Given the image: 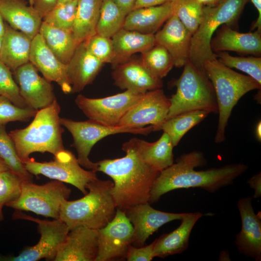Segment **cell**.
Returning <instances> with one entry per match:
<instances>
[{
  "mask_svg": "<svg viewBox=\"0 0 261 261\" xmlns=\"http://www.w3.org/2000/svg\"><path fill=\"white\" fill-rule=\"evenodd\" d=\"M206 164L201 151L182 154L175 163L160 172L153 184L148 203L157 202L163 194L180 188H199L214 193L232 184L248 168L246 165L237 163L206 170H195Z\"/></svg>",
  "mask_w": 261,
  "mask_h": 261,
  "instance_id": "1",
  "label": "cell"
},
{
  "mask_svg": "<svg viewBox=\"0 0 261 261\" xmlns=\"http://www.w3.org/2000/svg\"><path fill=\"white\" fill-rule=\"evenodd\" d=\"M125 156L97 162V172L109 176L113 181L111 193L116 208H128L148 203L154 182L159 174L145 164L132 150L123 149Z\"/></svg>",
  "mask_w": 261,
  "mask_h": 261,
  "instance_id": "2",
  "label": "cell"
},
{
  "mask_svg": "<svg viewBox=\"0 0 261 261\" xmlns=\"http://www.w3.org/2000/svg\"><path fill=\"white\" fill-rule=\"evenodd\" d=\"M60 106L56 100L37 111L33 120L26 128L11 131L17 155L23 163L30 160L34 152H48L54 156L65 149L62 139L64 129L60 123Z\"/></svg>",
  "mask_w": 261,
  "mask_h": 261,
  "instance_id": "3",
  "label": "cell"
},
{
  "mask_svg": "<svg viewBox=\"0 0 261 261\" xmlns=\"http://www.w3.org/2000/svg\"><path fill=\"white\" fill-rule=\"evenodd\" d=\"M113 182L98 178L90 182L88 192L82 198L73 201L64 200L60 206L59 219L69 230L84 226L98 230L114 217L116 206L111 193Z\"/></svg>",
  "mask_w": 261,
  "mask_h": 261,
  "instance_id": "4",
  "label": "cell"
},
{
  "mask_svg": "<svg viewBox=\"0 0 261 261\" xmlns=\"http://www.w3.org/2000/svg\"><path fill=\"white\" fill-rule=\"evenodd\" d=\"M204 72L215 92L219 114L216 143L225 140V129L234 106L245 94L255 89L261 90V85L248 75L238 73L225 66L216 58L206 61Z\"/></svg>",
  "mask_w": 261,
  "mask_h": 261,
  "instance_id": "5",
  "label": "cell"
},
{
  "mask_svg": "<svg viewBox=\"0 0 261 261\" xmlns=\"http://www.w3.org/2000/svg\"><path fill=\"white\" fill-rule=\"evenodd\" d=\"M183 67L181 75L173 83L176 90L170 98V107L166 119L191 111L218 113L214 89L204 70L189 60Z\"/></svg>",
  "mask_w": 261,
  "mask_h": 261,
  "instance_id": "6",
  "label": "cell"
},
{
  "mask_svg": "<svg viewBox=\"0 0 261 261\" xmlns=\"http://www.w3.org/2000/svg\"><path fill=\"white\" fill-rule=\"evenodd\" d=\"M249 0H221L214 6H203L199 26L192 35L189 60L203 69L204 63L216 58L211 48L215 32L222 25L232 28L236 25Z\"/></svg>",
  "mask_w": 261,
  "mask_h": 261,
  "instance_id": "7",
  "label": "cell"
},
{
  "mask_svg": "<svg viewBox=\"0 0 261 261\" xmlns=\"http://www.w3.org/2000/svg\"><path fill=\"white\" fill-rule=\"evenodd\" d=\"M71 192L64 183L56 180L43 185L23 180L19 196L6 206L15 210L30 211L46 218L58 219L61 204L69 198Z\"/></svg>",
  "mask_w": 261,
  "mask_h": 261,
  "instance_id": "8",
  "label": "cell"
},
{
  "mask_svg": "<svg viewBox=\"0 0 261 261\" xmlns=\"http://www.w3.org/2000/svg\"><path fill=\"white\" fill-rule=\"evenodd\" d=\"M60 120L62 126L71 133L72 137V145L77 152V159L79 164L87 170L96 172L97 162L91 161L89 155L93 146L98 141L106 136L116 134L125 133L146 135L154 131L152 125L130 129L105 126L89 119L78 121L60 117Z\"/></svg>",
  "mask_w": 261,
  "mask_h": 261,
  "instance_id": "9",
  "label": "cell"
},
{
  "mask_svg": "<svg viewBox=\"0 0 261 261\" xmlns=\"http://www.w3.org/2000/svg\"><path fill=\"white\" fill-rule=\"evenodd\" d=\"M27 171L32 175H43L52 180L70 184L84 195L87 193L88 184L97 179L96 171L85 170L79 164L77 158L70 151L64 149L49 161H36L31 158L24 163Z\"/></svg>",
  "mask_w": 261,
  "mask_h": 261,
  "instance_id": "10",
  "label": "cell"
},
{
  "mask_svg": "<svg viewBox=\"0 0 261 261\" xmlns=\"http://www.w3.org/2000/svg\"><path fill=\"white\" fill-rule=\"evenodd\" d=\"M12 217L14 219H24L37 223L41 236L36 245L25 248L17 256L7 257L6 261H37L43 259L53 261L70 231L67 225L59 218L40 219L18 210H15Z\"/></svg>",
  "mask_w": 261,
  "mask_h": 261,
  "instance_id": "11",
  "label": "cell"
},
{
  "mask_svg": "<svg viewBox=\"0 0 261 261\" xmlns=\"http://www.w3.org/2000/svg\"><path fill=\"white\" fill-rule=\"evenodd\" d=\"M144 93L126 90L101 98H90L79 94L75 98V103L88 119L105 126L116 127Z\"/></svg>",
  "mask_w": 261,
  "mask_h": 261,
  "instance_id": "12",
  "label": "cell"
},
{
  "mask_svg": "<svg viewBox=\"0 0 261 261\" xmlns=\"http://www.w3.org/2000/svg\"><path fill=\"white\" fill-rule=\"evenodd\" d=\"M114 217L98 229V250L95 261H111L126 259L132 244L134 230L124 211L116 208Z\"/></svg>",
  "mask_w": 261,
  "mask_h": 261,
  "instance_id": "13",
  "label": "cell"
},
{
  "mask_svg": "<svg viewBox=\"0 0 261 261\" xmlns=\"http://www.w3.org/2000/svg\"><path fill=\"white\" fill-rule=\"evenodd\" d=\"M170 104V98L162 88L146 91L127 111L117 126L137 129L158 126L166 119Z\"/></svg>",
  "mask_w": 261,
  "mask_h": 261,
  "instance_id": "14",
  "label": "cell"
},
{
  "mask_svg": "<svg viewBox=\"0 0 261 261\" xmlns=\"http://www.w3.org/2000/svg\"><path fill=\"white\" fill-rule=\"evenodd\" d=\"M13 75L21 96L29 107L39 110L57 100L51 82L40 76L30 62L17 68Z\"/></svg>",
  "mask_w": 261,
  "mask_h": 261,
  "instance_id": "15",
  "label": "cell"
},
{
  "mask_svg": "<svg viewBox=\"0 0 261 261\" xmlns=\"http://www.w3.org/2000/svg\"><path fill=\"white\" fill-rule=\"evenodd\" d=\"M124 212L133 227L132 244L138 247L144 246L148 238L161 226L173 220H181L186 214L157 210L152 207L149 203L130 207Z\"/></svg>",
  "mask_w": 261,
  "mask_h": 261,
  "instance_id": "16",
  "label": "cell"
},
{
  "mask_svg": "<svg viewBox=\"0 0 261 261\" xmlns=\"http://www.w3.org/2000/svg\"><path fill=\"white\" fill-rule=\"evenodd\" d=\"M242 227L235 236V244L239 252L256 261L261 260V221L255 214L252 197L240 198L237 203Z\"/></svg>",
  "mask_w": 261,
  "mask_h": 261,
  "instance_id": "17",
  "label": "cell"
},
{
  "mask_svg": "<svg viewBox=\"0 0 261 261\" xmlns=\"http://www.w3.org/2000/svg\"><path fill=\"white\" fill-rule=\"evenodd\" d=\"M98 250V230L79 226L69 231L53 261H95Z\"/></svg>",
  "mask_w": 261,
  "mask_h": 261,
  "instance_id": "18",
  "label": "cell"
},
{
  "mask_svg": "<svg viewBox=\"0 0 261 261\" xmlns=\"http://www.w3.org/2000/svg\"><path fill=\"white\" fill-rule=\"evenodd\" d=\"M29 60L46 80L57 83L65 94L71 93L67 65L56 57L39 33L32 39Z\"/></svg>",
  "mask_w": 261,
  "mask_h": 261,
  "instance_id": "19",
  "label": "cell"
},
{
  "mask_svg": "<svg viewBox=\"0 0 261 261\" xmlns=\"http://www.w3.org/2000/svg\"><path fill=\"white\" fill-rule=\"evenodd\" d=\"M157 44L169 53L174 67H183L189 60L192 34L174 14L155 33Z\"/></svg>",
  "mask_w": 261,
  "mask_h": 261,
  "instance_id": "20",
  "label": "cell"
},
{
  "mask_svg": "<svg viewBox=\"0 0 261 261\" xmlns=\"http://www.w3.org/2000/svg\"><path fill=\"white\" fill-rule=\"evenodd\" d=\"M112 77L115 86L123 90L144 93L162 88L163 83L153 74L141 59H129L113 66Z\"/></svg>",
  "mask_w": 261,
  "mask_h": 261,
  "instance_id": "21",
  "label": "cell"
},
{
  "mask_svg": "<svg viewBox=\"0 0 261 261\" xmlns=\"http://www.w3.org/2000/svg\"><path fill=\"white\" fill-rule=\"evenodd\" d=\"M174 146L169 136L163 132L155 142L132 138L122 144V149L133 150L147 165L160 172L174 163Z\"/></svg>",
  "mask_w": 261,
  "mask_h": 261,
  "instance_id": "22",
  "label": "cell"
},
{
  "mask_svg": "<svg viewBox=\"0 0 261 261\" xmlns=\"http://www.w3.org/2000/svg\"><path fill=\"white\" fill-rule=\"evenodd\" d=\"M212 38L211 48L216 53L233 51L243 54L260 57L261 54V32H239L226 25L221 26Z\"/></svg>",
  "mask_w": 261,
  "mask_h": 261,
  "instance_id": "23",
  "label": "cell"
},
{
  "mask_svg": "<svg viewBox=\"0 0 261 261\" xmlns=\"http://www.w3.org/2000/svg\"><path fill=\"white\" fill-rule=\"evenodd\" d=\"M0 14L11 27L31 39L39 33L43 18L25 0H0Z\"/></svg>",
  "mask_w": 261,
  "mask_h": 261,
  "instance_id": "24",
  "label": "cell"
},
{
  "mask_svg": "<svg viewBox=\"0 0 261 261\" xmlns=\"http://www.w3.org/2000/svg\"><path fill=\"white\" fill-rule=\"evenodd\" d=\"M103 64L88 51L84 42L80 43L66 64L71 93L80 92L91 84Z\"/></svg>",
  "mask_w": 261,
  "mask_h": 261,
  "instance_id": "25",
  "label": "cell"
},
{
  "mask_svg": "<svg viewBox=\"0 0 261 261\" xmlns=\"http://www.w3.org/2000/svg\"><path fill=\"white\" fill-rule=\"evenodd\" d=\"M174 14L172 2L132 10L126 16L123 29L144 34H155Z\"/></svg>",
  "mask_w": 261,
  "mask_h": 261,
  "instance_id": "26",
  "label": "cell"
},
{
  "mask_svg": "<svg viewBox=\"0 0 261 261\" xmlns=\"http://www.w3.org/2000/svg\"><path fill=\"white\" fill-rule=\"evenodd\" d=\"M202 216L203 214L199 212L186 213L181 219V223L178 227L156 239L153 251L154 257L164 258L186 250L188 246L191 231Z\"/></svg>",
  "mask_w": 261,
  "mask_h": 261,
  "instance_id": "27",
  "label": "cell"
},
{
  "mask_svg": "<svg viewBox=\"0 0 261 261\" xmlns=\"http://www.w3.org/2000/svg\"><path fill=\"white\" fill-rule=\"evenodd\" d=\"M31 41L27 35L5 22V31L0 50V61L13 72L29 62Z\"/></svg>",
  "mask_w": 261,
  "mask_h": 261,
  "instance_id": "28",
  "label": "cell"
},
{
  "mask_svg": "<svg viewBox=\"0 0 261 261\" xmlns=\"http://www.w3.org/2000/svg\"><path fill=\"white\" fill-rule=\"evenodd\" d=\"M115 60L114 66L131 58L136 53H143L157 44L154 34H144L123 28L112 38Z\"/></svg>",
  "mask_w": 261,
  "mask_h": 261,
  "instance_id": "29",
  "label": "cell"
},
{
  "mask_svg": "<svg viewBox=\"0 0 261 261\" xmlns=\"http://www.w3.org/2000/svg\"><path fill=\"white\" fill-rule=\"evenodd\" d=\"M39 33L56 57L66 65L80 44L72 30L54 27L43 21Z\"/></svg>",
  "mask_w": 261,
  "mask_h": 261,
  "instance_id": "30",
  "label": "cell"
},
{
  "mask_svg": "<svg viewBox=\"0 0 261 261\" xmlns=\"http://www.w3.org/2000/svg\"><path fill=\"white\" fill-rule=\"evenodd\" d=\"M102 0H79L72 29L80 44L96 33Z\"/></svg>",
  "mask_w": 261,
  "mask_h": 261,
  "instance_id": "31",
  "label": "cell"
},
{
  "mask_svg": "<svg viewBox=\"0 0 261 261\" xmlns=\"http://www.w3.org/2000/svg\"><path fill=\"white\" fill-rule=\"evenodd\" d=\"M209 114L199 110L185 112L165 119L158 126H153L154 130H161L166 133L174 147L189 130L205 119Z\"/></svg>",
  "mask_w": 261,
  "mask_h": 261,
  "instance_id": "32",
  "label": "cell"
},
{
  "mask_svg": "<svg viewBox=\"0 0 261 261\" xmlns=\"http://www.w3.org/2000/svg\"><path fill=\"white\" fill-rule=\"evenodd\" d=\"M126 16L112 0H102L96 33L112 38L123 28Z\"/></svg>",
  "mask_w": 261,
  "mask_h": 261,
  "instance_id": "33",
  "label": "cell"
},
{
  "mask_svg": "<svg viewBox=\"0 0 261 261\" xmlns=\"http://www.w3.org/2000/svg\"><path fill=\"white\" fill-rule=\"evenodd\" d=\"M140 59L153 74L160 79L167 76L174 67L169 53L158 44L141 53Z\"/></svg>",
  "mask_w": 261,
  "mask_h": 261,
  "instance_id": "34",
  "label": "cell"
},
{
  "mask_svg": "<svg viewBox=\"0 0 261 261\" xmlns=\"http://www.w3.org/2000/svg\"><path fill=\"white\" fill-rule=\"evenodd\" d=\"M0 157L9 169L23 180L32 181V175L27 171L20 160L14 142L6 131L5 125H0Z\"/></svg>",
  "mask_w": 261,
  "mask_h": 261,
  "instance_id": "35",
  "label": "cell"
},
{
  "mask_svg": "<svg viewBox=\"0 0 261 261\" xmlns=\"http://www.w3.org/2000/svg\"><path fill=\"white\" fill-rule=\"evenodd\" d=\"M216 58L225 66L246 73L261 85V57L233 56L227 52L215 53Z\"/></svg>",
  "mask_w": 261,
  "mask_h": 261,
  "instance_id": "36",
  "label": "cell"
},
{
  "mask_svg": "<svg viewBox=\"0 0 261 261\" xmlns=\"http://www.w3.org/2000/svg\"><path fill=\"white\" fill-rule=\"evenodd\" d=\"M174 14L193 35L200 23L203 6L196 0H173Z\"/></svg>",
  "mask_w": 261,
  "mask_h": 261,
  "instance_id": "37",
  "label": "cell"
},
{
  "mask_svg": "<svg viewBox=\"0 0 261 261\" xmlns=\"http://www.w3.org/2000/svg\"><path fill=\"white\" fill-rule=\"evenodd\" d=\"M78 0L57 4L43 17V21L54 27L72 30Z\"/></svg>",
  "mask_w": 261,
  "mask_h": 261,
  "instance_id": "38",
  "label": "cell"
},
{
  "mask_svg": "<svg viewBox=\"0 0 261 261\" xmlns=\"http://www.w3.org/2000/svg\"><path fill=\"white\" fill-rule=\"evenodd\" d=\"M83 42L88 51L102 63L114 64L115 53L111 38L96 33Z\"/></svg>",
  "mask_w": 261,
  "mask_h": 261,
  "instance_id": "39",
  "label": "cell"
},
{
  "mask_svg": "<svg viewBox=\"0 0 261 261\" xmlns=\"http://www.w3.org/2000/svg\"><path fill=\"white\" fill-rule=\"evenodd\" d=\"M0 96L6 97L18 107H29L21 96L18 86L13 78L12 71L0 61Z\"/></svg>",
  "mask_w": 261,
  "mask_h": 261,
  "instance_id": "40",
  "label": "cell"
},
{
  "mask_svg": "<svg viewBox=\"0 0 261 261\" xmlns=\"http://www.w3.org/2000/svg\"><path fill=\"white\" fill-rule=\"evenodd\" d=\"M38 110L29 107H20L6 97L0 96V125L14 121H28Z\"/></svg>",
  "mask_w": 261,
  "mask_h": 261,
  "instance_id": "41",
  "label": "cell"
},
{
  "mask_svg": "<svg viewBox=\"0 0 261 261\" xmlns=\"http://www.w3.org/2000/svg\"><path fill=\"white\" fill-rule=\"evenodd\" d=\"M23 180L10 170L0 172V206L3 207L18 197Z\"/></svg>",
  "mask_w": 261,
  "mask_h": 261,
  "instance_id": "42",
  "label": "cell"
},
{
  "mask_svg": "<svg viewBox=\"0 0 261 261\" xmlns=\"http://www.w3.org/2000/svg\"><path fill=\"white\" fill-rule=\"evenodd\" d=\"M154 240L150 244L137 247L130 245L128 249L126 259L128 261H150L154 258Z\"/></svg>",
  "mask_w": 261,
  "mask_h": 261,
  "instance_id": "43",
  "label": "cell"
},
{
  "mask_svg": "<svg viewBox=\"0 0 261 261\" xmlns=\"http://www.w3.org/2000/svg\"><path fill=\"white\" fill-rule=\"evenodd\" d=\"M58 0H33L32 6L43 17L57 4Z\"/></svg>",
  "mask_w": 261,
  "mask_h": 261,
  "instance_id": "44",
  "label": "cell"
},
{
  "mask_svg": "<svg viewBox=\"0 0 261 261\" xmlns=\"http://www.w3.org/2000/svg\"><path fill=\"white\" fill-rule=\"evenodd\" d=\"M247 183L250 187L254 189L253 198H258L261 196V172L250 177Z\"/></svg>",
  "mask_w": 261,
  "mask_h": 261,
  "instance_id": "45",
  "label": "cell"
},
{
  "mask_svg": "<svg viewBox=\"0 0 261 261\" xmlns=\"http://www.w3.org/2000/svg\"><path fill=\"white\" fill-rule=\"evenodd\" d=\"M173 0H136L133 9L160 5Z\"/></svg>",
  "mask_w": 261,
  "mask_h": 261,
  "instance_id": "46",
  "label": "cell"
},
{
  "mask_svg": "<svg viewBox=\"0 0 261 261\" xmlns=\"http://www.w3.org/2000/svg\"><path fill=\"white\" fill-rule=\"evenodd\" d=\"M127 15L133 10L136 0H112Z\"/></svg>",
  "mask_w": 261,
  "mask_h": 261,
  "instance_id": "47",
  "label": "cell"
},
{
  "mask_svg": "<svg viewBox=\"0 0 261 261\" xmlns=\"http://www.w3.org/2000/svg\"><path fill=\"white\" fill-rule=\"evenodd\" d=\"M249 0L252 3L258 13V17L252 25L251 29H256L261 32V0Z\"/></svg>",
  "mask_w": 261,
  "mask_h": 261,
  "instance_id": "48",
  "label": "cell"
},
{
  "mask_svg": "<svg viewBox=\"0 0 261 261\" xmlns=\"http://www.w3.org/2000/svg\"><path fill=\"white\" fill-rule=\"evenodd\" d=\"M203 6H214L217 5L221 0H196Z\"/></svg>",
  "mask_w": 261,
  "mask_h": 261,
  "instance_id": "49",
  "label": "cell"
},
{
  "mask_svg": "<svg viewBox=\"0 0 261 261\" xmlns=\"http://www.w3.org/2000/svg\"><path fill=\"white\" fill-rule=\"evenodd\" d=\"M218 260L219 261H231L229 251L227 250L221 251L220 252Z\"/></svg>",
  "mask_w": 261,
  "mask_h": 261,
  "instance_id": "50",
  "label": "cell"
},
{
  "mask_svg": "<svg viewBox=\"0 0 261 261\" xmlns=\"http://www.w3.org/2000/svg\"><path fill=\"white\" fill-rule=\"evenodd\" d=\"M255 136L257 139L261 142V122H258L255 127Z\"/></svg>",
  "mask_w": 261,
  "mask_h": 261,
  "instance_id": "51",
  "label": "cell"
},
{
  "mask_svg": "<svg viewBox=\"0 0 261 261\" xmlns=\"http://www.w3.org/2000/svg\"><path fill=\"white\" fill-rule=\"evenodd\" d=\"M5 31V22L0 14V37L2 38Z\"/></svg>",
  "mask_w": 261,
  "mask_h": 261,
  "instance_id": "52",
  "label": "cell"
},
{
  "mask_svg": "<svg viewBox=\"0 0 261 261\" xmlns=\"http://www.w3.org/2000/svg\"><path fill=\"white\" fill-rule=\"evenodd\" d=\"M9 170L4 160L0 157V172Z\"/></svg>",
  "mask_w": 261,
  "mask_h": 261,
  "instance_id": "53",
  "label": "cell"
},
{
  "mask_svg": "<svg viewBox=\"0 0 261 261\" xmlns=\"http://www.w3.org/2000/svg\"><path fill=\"white\" fill-rule=\"evenodd\" d=\"M2 207L0 206V222H1L4 218V216L2 211Z\"/></svg>",
  "mask_w": 261,
  "mask_h": 261,
  "instance_id": "54",
  "label": "cell"
},
{
  "mask_svg": "<svg viewBox=\"0 0 261 261\" xmlns=\"http://www.w3.org/2000/svg\"><path fill=\"white\" fill-rule=\"evenodd\" d=\"M74 0H58L57 4L63 3L69 1H71Z\"/></svg>",
  "mask_w": 261,
  "mask_h": 261,
  "instance_id": "55",
  "label": "cell"
},
{
  "mask_svg": "<svg viewBox=\"0 0 261 261\" xmlns=\"http://www.w3.org/2000/svg\"><path fill=\"white\" fill-rule=\"evenodd\" d=\"M7 257L1 255L0 254V261H6Z\"/></svg>",
  "mask_w": 261,
  "mask_h": 261,
  "instance_id": "56",
  "label": "cell"
},
{
  "mask_svg": "<svg viewBox=\"0 0 261 261\" xmlns=\"http://www.w3.org/2000/svg\"><path fill=\"white\" fill-rule=\"evenodd\" d=\"M33 0H28L29 3L30 5L32 6V5H33Z\"/></svg>",
  "mask_w": 261,
  "mask_h": 261,
  "instance_id": "57",
  "label": "cell"
},
{
  "mask_svg": "<svg viewBox=\"0 0 261 261\" xmlns=\"http://www.w3.org/2000/svg\"><path fill=\"white\" fill-rule=\"evenodd\" d=\"M1 41H2V38L0 37V50L1 44Z\"/></svg>",
  "mask_w": 261,
  "mask_h": 261,
  "instance_id": "58",
  "label": "cell"
}]
</instances>
